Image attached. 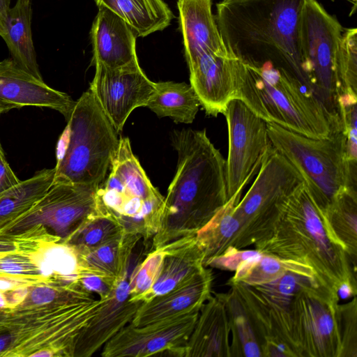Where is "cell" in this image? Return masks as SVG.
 Wrapping results in <instances>:
<instances>
[{"mask_svg":"<svg viewBox=\"0 0 357 357\" xmlns=\"http://www.w3.org/2000/svg\"><path fill=\"white\" fill-rule=\"evenodd\" d=\"M201 307L182 357H230L226 294H215Z\"/></svg>","mask_w":357,"mask_h":357,"instance_id":"obj_22","label":"cell"},{"mask_svg":"<svg viewBox=\"0 0 357 357\" xmlns=\"http://www.w3.org/2000/svg\"><path fill=\"white\" fill-rule=\"evenodd\" d=\"M109 169L97 189L98 210L116 218L126 233L139 234L144 241L153 238L164 197L133 154L128 137L119 139Z\"/></svg>","mask_w":357,"mask_h":357,"instance_id":"obj_8","label":"cell"},{"mask_svg":"<svg viewBox=\"0 0 357 357\" xmlns=\"http://www.w3.org/2000/svg\"><path fill=\"white\" fill-rule=\"evenodd\" d=\"M8 308L7 299L5 294L0 291V312Z\"/></svg>","mask_w":357,"mask_h":357,"instance_id":"obj_47","label":"cell"},{"mask_svg":"<svg viewBox=\"0 0 357 357\" xmlns=\"http://www.w3.org/2000/svg\"><path fill=\"white\" fill-rule=\"evenodd\" d=\"M290 272L315 278L321 283L317 273L309 265L261 253L244 262L235 271L228 284L241 282L247 285H259Z\"/></svg>","mask_w":357,"mask_h":357,"instance_id":"obj_31","label":"cell"},{"mask_svg":"<svg viewBox=\"0 0 357 357\" xmlns=\"http://www.w3.org/2000/svg\"><path fill=\"white\" fill-rule=\"evenodd\" d=\"M236 98L266 123L312 138L331 133L328 114L316 96L293 74L271 64L241 61Z\"/></svg>","mask_w":357,"mask_h":357,"instance_id":"obj_5","label":"cell"},{"mask_svg":"<svg viewBox=\"0 0 357 357\" xmlns=\"http://www.w3.org/2000/svg\"><path fill=\"white\" fill-rule=\"evenodd\" d=\"M190 85L208 115L224 114L236 98L241 61L233 56L204 54L188 63Z\"/></svg>","mask_w":357,"mask_h":357,"instance_id":"obj_16","label":"cell"},{"mask_svg":"<svg viewBox=\"0 0 357 357\" xmlns=\"http://www.w3.org/2000/svg\"><path fill=\"white\" fill-rule=\"evenodd\" d=\"M164 255L162 247L155 248L135 268L129 277L130 300L139 301L149 290L157 278Z\"/></svg>","mask_w":357,"mask_h":357,"instance_id":"obj_38","label":"cell"},{"mask_svg":"<svg viewBox=\"0 0 357 357\" xmlns=\"http://www.w3.org/2000/svg\"><path fill=\"white\" fill-rule=\"evenodd\" d=\"M354 1H356V0H354Z\"/></svg>","mask_w":357,"mask_h":357,"instance_id":"obj_51","label":"cell"},{"mask_svg":"<svg viewBox=\"0 0 357 357\" xmlns=\"http://www.w3.org/2000/svg\"><path fill=\"white\" fill-rule=\"evenodd\" d=\"M335 293L339 301L354 297L357 293V284L350 281L342 282L337 286Z\"/></svg>","mask_w":357,"mask_h":357,"instance_id":"obj_45","label":"cell"},{"mask_svg":"<svg viewBox=\"0 0 357 357\" xmlns=\"http://www.w3.org/2000/svg\"><path fill=\"white\" fill-rule=\"evenodd\" d=\"M257 250H243L229 247L223 253L211 259L206 267L211 266L225 271H235L244 262L259 255Z\"/></svg>","mask_w":357,"mask_h":357,"instance_id":"obj_41","label":"cell"},{"mask_svg":"<svg viewBox=\"0 0 357 357\" xmlns=\"http://www.w3.org/2000/svg\"><path fill=\"white\" fill-rule=\"evenodd\" d=\"M59 141L53 183L94 186L104 181L119 139L89 89L75 101Z\"/></svg>","mask_w":357,"mask_h":357,"instance_id":"obj_6","label":"cell"},{"mask_svg":"<svg viewBox=\"0 0 357 357\" xmlns=\"http://www.w3.org/2000/svg\"><path fill=\"white\" fill-rule=\"evenodd\" d=\"M199 312L135 326L131 322L121 329L104 346L103 357H146L167 353L182 356Z\"/></svg>","mask_w":357,"mask_h":357,"instance_id":"obj_15","label":"cell"},{"mask_svg":"<svg viewBox=\"0 0 357 357\" xmlns=\"http://www.w3.org/2000/svg\"><path fill=\"white\" fill-rule=\"evenodd\" d=\"M177 6L187 63L209 54L234 57L222 40L211 0H178Z\"/></svg>","mask_w":357,"mask_h":357,"instance_id":"obj_21","label":"cell"},{"mask_svg":"<svg viewBox=\"0 0 357 357\" xmlns=\"http://www.w3.org/2000/svg\"><path fill=\"white\" fill-rule=\"evenodd\" d=\"M305 0H222L215 22L229 51L245 64L269 63L305 85L301 18Z\"/></svg>","mask_w":357,"mask_h":357,"instance_id":"obj_2","label":"cell"},{"mask_svg":"<svg viewBox=\"0 0 357 357\" xmlns=\"http://www.w3.org/2000/svg\"><path fill=\"white\" fill-rule=\"evenodd\" d=\"M0 34H1V30H0Z\"/></svg>","mask_w":357,"mask_h":357,"instance_id":"obj_50","label":"cell"},{"mask_svg":"<svg viewBox=\"0 0 357 357\" xmlns=\"http://www.w3.org/2000/svg\"><path fill=\"white\" fill-rule=\"evenodd\" d=\"M343 29L317 0H305L301 43L306 86L325 108L329 121L338 117L337 63Z\"/></svg>","mask_w":357,"mask_h":357,"instance_id":"obj_10","label":"cell"},{"mask_svg":"<svg viewBox=\"0 0 357 357\" xmlns=\"http://www.w3.org/2000/svg\"><path fill=\"white\" fill-rule=\"evenodd\" d=\"M54 168L43 169L0 195V229L28 212L52 185Z\"/></svg>","mask_w":357,"mask_h":357,"instance_id":"obj_29","label":"cell"},{"mask_svg":"<svg viewBox=\"0 0 357 357\" xmlns=\"http://www.w3.org/2000/svg\"><path fill=\"white\" fill-rule=\"evenodd\" d=\"M20 181L9 165L0 143V195Z\"/></svg>","mask_w":357,"mask_h":357,"instance_id":"obj_43","label":"cell"},{"mask_svg":"<svg viewBox=\"0 0 357 357\" xmlns=\"http://www.w3.org/2000/svg\"><path fill=\"white\" fill-rule=\"evenodd\" d=\"M102 298L80 291L35 306L0 312V357H73L75 341Z\"/></svg>","mask_w":357,"mask_h":357,"instance_id":"obj_4","label":"cell"},{"mask_svg":"<svg viewBox=\"0 0 357 357\" xmlns=\"http://www.w3.org/2000/svg\"><path fill=\"white\" fill-rule=\"evenodd\" d=\"M124 232L116 218L109 213L98 210L61 241L72 247L76 252H82L111 241Z\"/></svg>","mask_w":357,"mask_h":357,"instance_id":"obj_35","label":"cell"},{"mask_svg":"<svg viewBox=\"0 0 357 357\" xmlns=\"http://www.w3.org/2000/svg\"><path fill=\"white\" fill-rule=\"evenodd\" d=\"M213 275L204 267L173 290L143 302L131 323L137 327L199 312L211 296Z\"/></svg>","mask_w":357,"mask_h":357,"instance_id":"obj_19","label":"cell"},{"mask_svg":"<svg viewBox=\"0 0 357 357\" xmlns=\"http://www.w3.org/2000/svg\"><path fill=\"white\" fill-rule=\"evenodd\" d=\"M162 247L165 255L157 278L139 301L146 302L173 290L205 267L204 252L196 235L179 238Z\"/></svg>","mask_w":357,"mask_h":357,"instance_id":"obj_23","label":"cell"},{"mask_svg":"<svg viewBox=\"0 0 357 357\" xmlns=\"http://www.w3.org/2000/svg\"><path fill=\"white\" fill-rule=\"evenodd\" d=\"M98 187L70 183H53L28 212L0 231L20 232L36 225H43L63 241L98 211Z\"/></svg>","mask_w":357,"mask_h":357,"instance_id":"obj_13","label":"cell"},{"mask_svg":"<svg viewBox=\"0 0 357 357\" xmlns=\"http://www.w3.org/2000/svg\"><path fill=\"white\" fill-rule=\"evenodd\" d=\"M119 280L92 274H81L78 278V282L84 290L90 294H98L99 298H107Z\"/></svg>","mask_w":357,"mask_h":357,"instance_id":"obj_42","label":"cell"},{"mask_svg":"<svg viewBox=\"0 0 357 357\" xmlns=\"http://www.w3.org/2000/svg\"><path fill=\"white\" fill-rule=\"evenodd\" d=\"M255 246L264 255L309 265L335 293L342 282L357 284L356 269L330 236L303 183L282 203L270 234Z\"/></svg>","mask_w":357,"mask_h":357,"instance_id":"obj_3","label":"cell"},{"mask_svg":"<svg viewBox=\"0 0 357 357\" xmlns=\"http://www.w3.org/2000/svg\"><path fill=\"white\" fill-rule=\"evenodd\" d=\"M338 328L341 351L340 357L357 356V301L338 305Z\"/></svg>","mask_w":357,"mask_h":357,"instance_id":"obj_39","label":"cell"},{"mask_svg":"<svg viewBox=\"0 0 357 357\" xmlns=\"http://www.w3.org/2000/svg\"><path fill=\"white\" fill-rule=\"evenodd\" d=\"M201 106L190 84L172 81L155 83L146 106L158 116H168L175 122L191 123Z\"/></svg>","mask_w":357,"mask_h":357,"instance_id":"obj_28","label":"cell"},{"mask_svg":"<svg viewBox=\"0 0 357 357\" xmlns=\"http://www.w3.org/2000/svg\"><path fill=\"white\" fill-rule=\"evenodd\" d=\"M94 77L89 90L119 133L131 112L146 107L155 89L139 63L111 68L95 64Z\"/></svg>","mask_w":357,"mask_h":357,"instance_id":"obj_14","label":"cell"},{"mask_svg":"<svg viewBox=\"0 0 357 357\" xmlns=\"http://www.w3.org/2000/svg\"><path fill=\"white\" fill-rule=\"evenodd\" d=\"M93 65L111 68L139 63L136 38L130 26L109 9L99 6L91 31Z\"/></svg>","mask_w":357,"mask_h":357,"instance_id":"obj_20","label":"cell"},{"mask_svg":"<svg viewBox=\"0 0 357 357\" xmlns=\"http://www.w3.org/2000/svg\"><path fill=\"white\" fill-rule=\"evenodd\" d=\"M226 307L231 335L230 357L262 356L260 342L251 319L232 288L226 294Z\"/></svg>","mask_w":357,"mask_h":357,"instance_id":"obj_33","label":"cell"},{"mask_svg":"<svg viewBox=\"0 0 357 357\" xmlns=\"http://www.w3.org/2000/svg\"><path fill=\"white\" fill-rule=\"evenodd\" d=\"M11 109L9 107L0 104V115Z\"/></svg>","mask_w":357,"mask_h":357,"instance_id":"obj_48","label":"cell"},{"mask_svg":"<svg viewBox=\"0 0 357 357\" xmlns=\"http://www.w3.org/2000/svg\"><path fill=\"white\" fill-rule=\"evenodd\" d=\"M142 237L124 232L121 236L97 248L77 252L79 275L92 274L119 280L128 274L133 249Z\"/></svg>","mask_w":357,"mask_h":357,"instance_id":"obj_25","label":"cell"},{"mask_svg":"<svg viewBox=\"0 0 357 357\" xmlns=\"http://www.w3.org/2000/svg\"><path fill=\"white\" fill-rule=\"evenodd\" d=\"M337 96L357 98V29L343 31L337 63Z\"/></svg>","mask_w":357,"mask_h":357,"instance_id":"obj_36","label":"cell"},{"mask_svg":"<svg viewBox=\"0 0 357 357\" xmlns=\"http://www.w3.org/2000/svg\"><path fill=\"white\" fill-rule=\"evenodd\" d=\"M41 282L35 279L0 275V291H13Z\"/></svg>","mask_w":357,"mask_h":357,"instance_id":"obj_44","label":"cell"},{"mask_svg":"<svg viewBox=\"0 0 357 357\" xmlns=\"http://www.w3.org/2000/svg\"><path fill=\"white\" fill-rule=\"evenodd\" d=\"M228 128L229 149L225 160L228 201L241 193L257 174L272 145L267 123L257 116L243 101H229L223 114Z\"/></svg>","mask_w":357,"mask_h":357,"instance_id":"obj_12","label":"cell"},{"mask_svg":"<svg viewBox=\"0 0 357 357\" xmlns=\"http://www.w3.org/2000/svg\"><path fill=\"white\" fill-rule=\"evenodd\" d=\"M241 198L229 199L196 234L204 252L205 267L211 259L221 255L229 247H234L242 226L234 211Z\"/></svg>","mask_w":357,"mask_h":357,"instance_id":"obj_30","label":"cell"},{"mask_svg":"<svg viewBox=\"0 0 357 357\" xmlns=\"http://www.w3.org/2000/svg\"><path fill=\"white\" fill-rule=\"evenodd\" d=\"M331 238L344 250L351 265L357 261V190L348 188L321 212Z\"/></svg>","mask_w":357,"mask_h":357,"instance_id":"obj_26","label":"cell"},{"mask_svg":"<svg viewBox=\"0 0 357 357\" xmlns=\"http://www.w3.org/2000/svg\"><path fill=\"white\" fill-rule=\"evenodd\" d=\"M241 284L250 296L264 307L286 311L299 292L321 283L315 278L290 272L259 285Z\"/></svg>","mask_w":357,"mask_h":357,"instance_id":"obj_32","label":"cell"},{"mask_svg":"<svg viewBox=\"0 0 357 357\" xmlns=\"http://www.w3.org/2000/svg\"><path fill=\"white\" fill-rule=\"evenodd\" d=\"M32 257L45 277L63 284H79L77 252L63 242L45 243L32 253Z\"/></svg>","mask_w":357,"mask_h":357,"instance_id":"obj_34","label":"cell"},{"mask_svg":"<svg viewBox=\"0 0 357 357\" xmlns=\"http://www.w3.org/2000/svg\"><path fill=\"white\" fill-rule=\"evenodd\" d=\"M176 172L164 197L154 249L195 236L227 203L225 160L206 130H175Z\"/></svg>","mask_w":357,"mask_h":357,"instance_id":"obj_1","label":"cell"},{"mask_svg":"<svg viewBox=\"0 0 357 357\" xmlns=\"http://www.w3.org/2000/svg\"><path fill=\"white\" fill-rule=\"evenodd\" d=\"M75 101L20 68L12 59L0 61V104L11 109L24 106L48 107L68 121Z\"/></svg>","mask_w":357,"mask_h":357,"instance_id":"obj_18","label":"cell"},{"mask_svg":"<svg viewBox=\"0 0 357 357\" xmlns=\"http://www.w3.org/2000/svg\"><path fill=\"white\" fill-rule=\"evenodd\" d=\"M10 0H0V30L7 17ZM1 35V34H0Z\"/></svg>","mask_w":357,"mask_h":357,"instance_id":"obj_46","label":"cell"},{"mask_svg":"<svg viewBox=\"0 0 357 357\" xmlns=\"http://www.w3.org/2000/svg\"><path fill=\"white\" fill-rule=\"evenodd\" d=\"M0 275L35 279L43 282H55L43 275L32 253L1 254Z\"/></svg>","mask_w":357,"mask_h":357,"instance_id":"obj_40","label":"cell"},{"mask_svg":"<svg viewBox=\"0 0 357 357\" xmlns=\"http://www.w3.org/2000/svg\"><path fill=\"white\" fill-rule=\"evenodd\" d=\"M303 183L298 172L271 146L251 187L235 206L242 226L234 248L243 249L267 236L282 203Z\"/></svg>","mask_w":357,"mask_h":357,"instance_id":"obj_9","label":"cell"},{"mask_svg":"<svg viewBox=\"0 0 357 357\" xmlns=\"http://www.w3.org/2000/svg\"><path fill=\"white\" fill-rule=\"evenodd\" d=\"M331 127L328 137L312 138L267 123L272 146L301 174L321 212L345 189H356V170L346 160L340 120Z\"/></svg>","mask_w":357,"mask_h":357,"instance_id":"obj_7","label":"cell"},{"mask_svg":"<svg viewBox=\"0 0 357 357\" xmlns=\"http://www.w3.org/2000/svg\"><path fill=\"white\" fill-rule=\"evenodd\" d=\"M336 294L319 284L299 292L289 308L292 338L298 357H340Z\"/></svg>","mask_w":357,"mask_h":357,"instance_id":"obj_11","label":"cell"},{"mask_svg":"<svg viewBox=\"0 0 357 357\" xmlns=\"http://www.w3.org/2000/svg\"><path fill=\"white\" fill-rule=\"evenodd\" d=\"M79 334L73 357H89L105 345L125 326L130 323L142 304L130 300L128 275L119 281L111 294Z\"/></svg>","mask_w":357,"mask_h":357,"instance_id":"obj_17","label":"cell"},{"mask_svg":"<svg viewBox=\"0 0 357 357\" xmlns=\"http://www.w3.org/2000/svg\"><path fill=\"white\" fill-rule=\"evenodd\" d=\"M31 18V1L17 0L8 12L0 36L6 42L15 63L37 79L43 80L32 39Z\"/></svg>","mask_w":357,"mask_h":357,"instance_id":"obj_24","label":"cell"},{"mask_svg":"<svg viewBox=\"0 0 357 357\" xmlns=\"http://www.w3.org/2000/svg\"><path fill=\"white\" fill-rule=\"evenodd\" d=\"M20 1H23V2H28V1H29L31 0H20Z\"/></svg>","mask_w":357,"mask_h":357,"instance_id":"obj_49","label":"cell"},{"mask_svg":"<svg viewBox=\"0 0 357 357\" xmlns=\"http://www.w3.org/2000/svg\"><path fill=\"white\" fill-rule=\"evenodd\" d=\"M43 225H36L20 232L0 231V255L8 253L31 254L43 245L59 241Z\"/></svg>","mask_w":357,"mask_h":357,"instance_id":"obj_37","label":"cell"},{"mask_svg":"<svg viewBox=\"0 0 357 357\" xmlns=\"http://www.w3.org/2000/svg\"><path fill=\"white\" fill-rule=\"evenodd\" d=\"M121 17L137 37L167 28L174 15L162 0H94Z\"/></svg>","mask_w":357,"mask_h":357,"instance_id":"obj_27","label":"cell"}]
</instances>
